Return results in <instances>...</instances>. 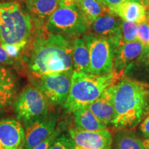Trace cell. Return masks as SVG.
I'll return each instance as SVG.
<instances>
[{
    "label": "cell",
    "instance_id": "obj_1",
    "mask_svg": "<svg viewBox=\"0 0 149 149\" xmlns=\"http://www.w3.org/2000/svg\"><path fill=\"white\" fill-rule=\"evenodd\" d=\"M72 41L48 33L44 28L33 29L22 55L31 77L74 71Z\"/></svg>",
    "mask_w": 149,
    "mask_h": 149
},
{
    "label": "cell",
    "instance_id": "obj_2",
    "mask_svg": "<svg viewBox=\"0 0 149 149\" xmlns=\"http://www.w3.org/2000/svg\"><path fill=\"white\" fill-rule=\"evenodd\" d=\"M109 89L115 111V128H135L149 115V85L122 75Z\"/></svg>",
    "mask_w": 149,
    "mask_h": 149
},
{
    "label": "cell",
    "instance_id": "obj_3",
    "mask_svg": "<svg viewBox=\"0 0 149 149\" xmlns=\"http://www.w3.org/2000/svg\"><path fill=\"white\" fill-rule=\"evenodd\" d=\"M122 75L113 71L105 75H96L74 70L69 95L64 104L65 109L72 113L79 109L88 107Z\"/></svg>",
    "mask_w": 149,
    "mask_h": 149
},
{
    "label": "cell",
    "instance_id": "obj_4",
    "mask_svg": "<svg viewBox=\"0 0 149 149\" xmlns=\"http://www.w3.org/2000/svg\"><path fill=\"white\" fill-rule=\"evenodd\" d=\"M33 24L20 1L0 2V44L25 48L33 33Z\"/></svg>",
    "mask_w": 149,
    "mask_h": 149
},
{
    "label": "cell",
    "instance_id": "obj_5",
    "mask_svg": "<svg viewBox=\"0 0 149 149\" xmlns=\"http://www.w3.org/2000/svg\"><path fill=\"white\" fill-rule=\"evenodd\" d=\"M91 24L78 6L58 7L50 17L44 29L68 40H74L88 33Z\"/></svg>",
    "mask_w": 149,
    "mask_h": 149
},
{
    "label": "cell",
    "instance_id": "obj_6",
    "mask_svg": "<svg viewBox=\"0 0 149 149\" xmlns=\"http://www.w3.org/2000/svg\"><path fill=\"white\" fill-rule=\"evenodd\" d=\"M81 38L90 51V73L105 75L113 71L117 46L110 39L88 33Z\"/></svg>",
    "mask_w": 149,
    "mask_h": 149
},
{
    "label": "cell",
    "instance_id": "obj_7",
    "mask_svg": "<svg viewBox=\"0 0 149 149\" xmlns=\"http://www.w3.org/2000/svg\"><path fill=\"white\" fill-rule=\"evenodd\" d=\"M15 111L18 120L29 126L48 115V100L38 88L27 85L17 98Z\"/></svg>",
    "mask_w": 149,
    "mask_h": 149
},
{
    "label": "cell",
    "instance_id": "obj_8",
    "mask_svg": "<svg viewBox=\"0 0 149 149\" xmlns=\"http://www.w3.org/2000/svg\"><path fill=\"white\" fill-rule=\"evenodd\" d=\"M73 71H65L43 74L31 77L32 85L41 91L48 102L62 105L68 97Z\"/></svg>",
    "mask_w": 149,
    "mask_h": 149
},
{
    "label": "cell",
    "instance_id": "obj_9",
    "mask_svg": "<svg viewBox=\"0 0 149 149\" xmlns=\"http://www.w3.org/2000/svg\"><path fill=\"white\" fill-rule=\"evenodd\" d=\"M73 141V149H111L113 138L107 129L97 131H85L77 128L69 130Z\"/></svg>",
    "mask_w": 149,
    "mask_h": 149
},
{
    "label": "cell",
    "instance_id": "obj_10",
    "mask_svg": "<svg viewBox=\"0 0 149 149\" xmlns=\"http://www.w3.org/2000/svg\"><path fill=\"white\" fill-rule=\"evenodd\" d=\"M57 125L55 115H46L26 126L25 149H33L54 133Z\"/></svg>",
    "mask_w": 149,
    "mask_h": 149
},
{
    "label": "cell",
    "instance_id": "obj_11",
    "mask_svg": "<svg viewBox=\"0 0 149 149\" xmlns=\"http://www.w3.org/2000/svg\"><path fill=\"white\" fill-rule=\"evenodd\" d=\"M0 141L3 149H25V131L18 120H0Z\"/></svg>",
    "mask_w": 149,
    "mask_h": 149
},
{
    "label": "cell",
    "instance_id": "obj_12",
    "mask_svg": "<svg viewBox=\"0 0 149 149\" xmlns=\"http://www.w3.org/2000/svg\"><path fill=\"white\" fill-rule=\"evenodd\" d=\"M122 19L110 12L97 18L91 24L90 29L93 31V34L107 37L119 47L122 42Z\"/></svg>",
    "mask_w": 149,
    "mask_h": 149
},
{
    "label": "cell",
    "instance_id": "obj_13",
    "mask_svg": "<svg viewBox=\"0 0 149 149\" xmlns=\"http://www.w3.org/2000/svg\"><path fill=\"white\" fill-rule=\"evenodd\" d=\"M58 6L59 0H24V6L31 17L33 29L44 28Z\"/></svg>",
    "mask_w": 149,
    "mask_h": 149
},
{
    "label": "cell",
    "instance_id": "obj_14",
    "mask_svg": "<svg viewBox=\"0 0 149 149\" xmlns=\"http://www.w3.org/2000/svg\"><path fill=\"white\" fill-rule=\"evenodd\" d=\"M18 88L17 74L12 68L0 64V109L12 104Z\"/></svg>",
    "mask_w": 149,
    "mask_h": 149
},
{
    "label": "cell",
    "instance_id": "obj_15",
    "mask_svg": "<svg viewBox=\"0 0 149 149\" xmlns=\"http://www.w3.org/2000/svg\"><path fill=\"white\" fill-rule=\"evenodd\" d=\"M144 47L138 40L120 45L115 53L113 71L116 74H123L126 66L140 55Z\"/></svg>",
    "mask_w": 149,
    "mask_h": 149
},
{
    "label": "cell",
    "instance_id": "obj_16",
    "mask_svg": "<svg viewBox=\"0 0 149 149\" xmlns=\"http://www.w3.org/2000/svg\"><path fill=\"white\" fill-rule=\"evenodd\" d=\"M88 108L106 126L113 125L115 119V111L113 97L109 87Z\"/></svg>",
    "mask_w": 149,
    "mask_h": 149
},
{
    "label": "cell",
    "instance_id": "obj_17",
    "mask_svg": "<svg viewBox=\"0 0 149 149\" xmlns=\"http://www.w3.org/2000/svg\"><path fill=\"white\" fill-rule=\"evenodd\" d=\"M109 10L122 20L136 24L142 23L147 19V8L136 1H126Z\"/></svg>",
    "mask_w": 149,
    "mask_h": 149
},
{
    "label": "cell",
    "instance_id": "obj_18",
    "mask_svg": "<svg viewBox=\"0 0 149 149\" xmlns=\"http://www.w3.org/2000/svg\"><path fill=\"white\" fill-rule=\"evenodd\" d=\"M123 75L149 85V46H145L140 55L126 66Z\"/></svg>",
    "mask_w": 149,
    "mask_h": 149
},
{
    "label": "cell",
    "instance_id": "obj_19",
    "mask_svg": "<svg viewBox=\"0 0 149 149\" xmlns=\"http://www.w3.org/2000/svg\"><path fill=\"white\" fill-rule=\"evenodd\" d=\"M72 61L74 71L90 73V51L82 38L72 41Z\"/></svg>",
    "mask_w": 149,
    "mask_h": 149
},
{
    "label": "cell",
    "instance_id": "obj_20",
    "mask_svg": "<svg viewBox=\"0 0 149 149\" xmlns=\"http://www.w3.org/2000/svg\"><path fill=\"white\" fill-rule=\"evenodd\" d=\"M72 114L77 129L85 131H97L107 128V126L99 120L88 107L77 110Z\"/></svg>",
    "mask_w": 149,
    "mask_h": 149
},
{
    "label": "cell",
    "instance_id": "obj_21",
    "mask_svg": "<svg viewBox=\"0 0 149 149\" xmlns=\"http://www.w3.org/2000/svg\"><path fill=\"white\" fill-rule=\"evenodd\" d=\"M113 149H145L143 141L135 132L128 129H122L115 135Z\"/></svg>",
    "mask_w": 149,
    "mask_h": 149
},
{
    "label": "cell",
    "instance_id": "obj_22",
    "mask_svg": "<svg viewBox=\"0 0 149 149\" xmlns=\"http://www.w3.org/2000/svg\"><path fill=\"white\" fill-rule=\"evenodd\" d=\"M78 7L88 19L90 24L97 18L109 13V8L97 0H80Z\"/></svg>",
    "mask_w": 149,
    "mask_h": 149
},
{
    "label": "cell",
    "instance_id": "obj_23",
    "mask_svg": "<svg viewBox=\"0 0 149 149\" xmlns=\"http://www.w3.org/2000/svg\"><path fill=\"white\" fill-rule=\"evenodd\" d=\"M121 33H122L121 44L136 41L137 34V24L133 22L122 20L121 24Z\"/></svg>",
    "mask_w": 149,
    "mask_h": 149
},
{
    "label": "cell",
    "instance_id": "obj_24",
    "mask_svg": "<svg viewBox=\"0 0 149 149\" xmlns=\"http://www.w3.org/2000/svg\"><path fill=\"white\" fill-rule=\"evenodd\" d=\"M74 144L69 134L63 133L59 135L49 149H73Z\"/></svg>",
    "mask_w": 149,
    "mask_h": 149
},
{
    "label": "cell",
    "instance_id": "obj_25",
    "mask_svg": "<svg viewBox=\"0 0 149 149\" xmlns=\"http://www.w3.org/2000/svg\"><path fill=\"white\" fill-rule=\"evenodd\" d=\"M137 40L144 46H149V25L147 19L145 22L137 24Z\"/></svg>",
    "mask_w": 149,
    "mask_h": 149
},
{
    "label": "cell",
    "instance_id": "obj_26",
    "mask_svg": "<svg viewBox=\"0 0 149 149\" xmlns=\"http://www.w3.org/2000/svg\"><path fill=\"white\" fill-rule=\"evenodd\" d=\"M61 133V129L60 128H57L55 129L54 133L52 134L51 135H50L47 139H46L45 140L43 141L42 142H41L40 144H38L37 146L34 147L33 149H49L50 147L51 146V145L53 144L54 141H55V139L59 137V135Z\"/></svg>",
    "mask_w": 149,
    "mask_h": 149
},
{
    "label": "cell",
    "instance_id": "obj_27",
    "mask_svg": "<svg viewBox=\"0 0 149 149\" xmlns=\"http://www.w3.org/2000/svg\"><path fill=\"white\" fill-rule=\"evenodd\" d=\"M129 1H136V2L140 3L141 4L146 6L147 8H149V0H102V3L109 8H111L120 4V3Z\"/></svg>",
    "mask_w": 149,
    "mask_h": 149
},
{
    "label": "cell",
    "instance_id": "obj_28",
    "mask_svg": "<svg viewBox=\"0 0 149 149\" xmlns=\"http://www.w3.org/2000/svg\"><path fill=\"white\" fill-rule=\"evenodd\" d=\"M19 61L10 57L0 44V64L5 66H17L19 64Z\"/></svg>",
    "mask_w": 149,
    "mask_h": 149
},
{
    "label": "cell",
    "instance_id": "obj_29",
    "mask_svg": "<svg viewBox=\"0 0 149 149\" xmlns=\"http://www.w3.org/2000/svg\"><path fill=\"white\" fill-rule=\"evenodd\" d=\"M139 132L145 139L149 138V115L144 118L139 128Z\"/></svg>",
    "mask_w": 149,
    "mask_h": 149
},
{
    "label": "cell",
    "instance_id": "obj_30",
    "mask_svg": "<svg viewBox=\"0 0 149 149\" xmlns=\"http://www.w3.org/2000/svg\"><path fill=\"white\" fill-rule=\"evenodd\" d=\"M80 0H59L58 7H66V8H71V7L78 6Z\"/></svg>",
    "mask_w": 149,
    "mask_h": 149
},
{
    "label": "cell",
    "instance_id": "obj_31",
    "mask_svg": "<svg viewBox=\"0 0 149 149\" xmlns=\"http://www.w3.org/2000/svg\"><path fill=\"white\" fill-rule=\"evenodd\" d=\"M143 145H144L145 149H149V138L145 139L143 141Z\"/></svg>",
    "mask_w": 149,
    "mask_h": 149
},
{
    "label": "cell",
    "instance_id": "obj_32",
    "mask_svg": "<svg viewBox=\"0 0 149 149\" xmlns=\"http://www.w3.org/2000/svg\"><path fill=\"white\" fill-rule=\"evenodd\" d=\"M147 20H148L149 25V8H147Z\"/></svg>",
    "mask_w": 149,
    "mask_h": 149
},
{
    "label": "cell",
    "instance_id": "obj_33",
    "mask_svg": "<svg viewBox=\"0 0 149 149\" xmlns=\"http://www.w3.org/2000/svg\"><path fill=\"white\" fill-rule=\"evenodd\" d=\"M4 1H21L22 0H3Z\"/></svg>",
    "mask_w": 149,
    "mask_h": 149
},
{
    "label": "cell",
    "instance_id": "obj_34",
    "mask_svg": "<svg viewBox=\"0 0 149 149\" xmlns=\"http://www.w3.org/2000/svg\"><path fill=\"white\" fill-rule=\"evenodd\" d=\"M0 149H3L2 145H1V141H0Z\"/></svg>",
    "mask_w": 149,
    "mask_h": 149
},
{
    "label": "cell",
    "instance_id": "obj_35",
    "mask_svg": "<svg viewBox=\"0 0 149 149\" xmlns=\"http://www.w3.org/2000/svg\"><path fill=\"white\" fill-rule=\"evenodd\" d=\"M97 1H100V2H101L102 3V0H97Z\"/></svg>",
    "mask_w": 149,
    "mask_h": 149
}]
</instances>
